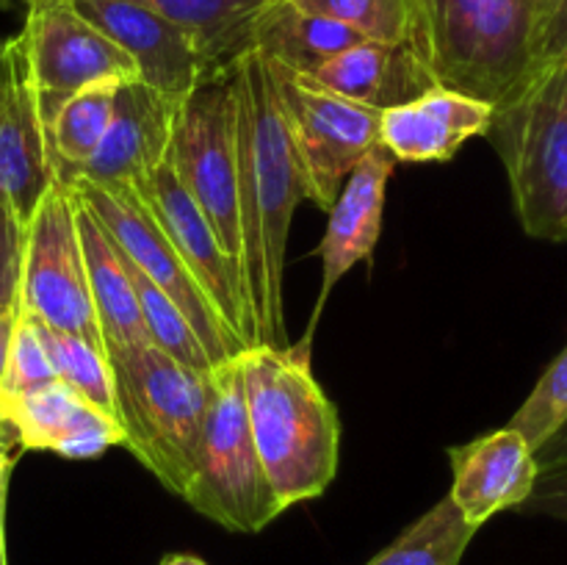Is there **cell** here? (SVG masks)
I'll use <instances>...</instances> for the list:
<instances>
[{
  "label": "cell",
  "mask_w": 567,
  "mask_h": 565,
  "mask_svg": "<svg viewBox=\"0 0 567 565\" xmlns=\"http://www.w3.org/2000/svg\"><path fill=\"white\" fill-rule=\"evenodd\" d=\"M233 86L241 282L252 347L286 349V253L293 210L302 203V177L277 103L269 61L249 48L225 66Z\"/></svg>",
  "instance_id": "cell-1"
},
{
  "label": "cell",
  "mask_w": 567,
  "mask_h": 565,
  "mask_svg": "<svg viewBox=\"0 0 567 565\" xmlns=\"http://www.w3.org/2000/svg\"><path fill=\"white\" fill-rule=\"evenodd\" d=\"M236 360L255 449L280 507L321 496L338 474L341 419L310 371L308 347H249Z\"/></svg>",
  "instance_id": "cell-2"
},
{
  "label": "cell",
  "mask_w": 567,
  "mask_h": 565,
  "mask_svg": "<svg viewBox=\"0 0 567 565\" xmlns=\"http://www.w3.org/2000/svg\"><path fill=\"white\" fill-rule=\"evenodd\" d=\"M535 0H410L408 42L443 89L498 105L540 70Z\"/></svg>",
  "instance_id": "cell-3"
},
{
  "label": "cell",
  "mask_w": 567,
  "mask_h": 565,
  "mask_svg": "<svg viewBox=\"0 0 567 565\" xmlns=\"http://www.w3.org/2000/svg\"><path fill=\"white\" fill-rule=\"evenodd\" d=\"M122 446L175 496H186L197 471L210 402V371L186 369L153 343L109 355Z\"/></svg>",
  "instance_id": "cell-4"
},
{
  "label": "cell",
  "mask_w": 567,
  "mask_h": 565,
  "mask_svg": "<svg viewBox=\"0 0 567 565\" xmlns=\"http://www.w3.org/2000/svg\"><path fill=\"white\" fill-rule=\"evenodd\" d=\"M485 136L507 170L520 227L540 242H567V59L543 64L493 109Z\"/></svg>",
  "instance_id": "cell-5"
},
{
  "label": "cell",
  "mask_w": 567,
  "mask_h": 565,
  "mask_svg": "<svg viewBox=\"0 0 567 565\" xmlns=\"http://www.w3.org/2000/svg\"><path fill=\"white\" fill-rule=\"evenodd\" d=\"M188 504L230 532H260L282 513L249 430L244 377L236 358L210 371V402Z\"/></svg>",
  "instance_id": "cell-6"
},
{
  "label": "cell",
  "mask_w": 567,
  "mask_h": 565,
  "mask_svg": "<svg viewBox=\"0 0 567 565\" xmlns=\"http://www.w3.org/2000/svg\"><path fill=\"white\" fill-rule=\"evenodd\" d=\"M269 61L277 103L297 155L305 199L330 210L349 172L380 144V114L363 103L330 92L310 75Z\"/></svg>",
  "instance_id": "cell-7"
},
{
  "label": "cell",
  "mask_w": 567,
  "mask_h": 565,
  "mask_svg": "<svg viewBox=\"0 0 567 565\" xmlns=\"http://www.w3.org/2000/svg\"><path fill=\"white\" fill-rule=\"evenodd\" d=\"M17 308L53 330L72 332L105 349L89 291L75 194L59 177L50 181L25 222Z\"/></svg>",
  "instance_id": "cell-8"
},
{
  "label": "cell",
  "mask_w": 567,
  "mask_h": 565,
  "mask_svg": "<svg viewBox=\"0 0 567 565\" xmlns=\"http://www.w3.org/2000/svg\"><path fill=\"white\" fill-rule=\"evenodd\" d=\"M169 164L183 192L214 227L221 249L241 271V219H238L236 131L233 86L227 70L205 78L181 103L169 144Z\"/></svg>",
  "instance_id": "cell-9"
},
{
  "label": "cell",
  "mask_w": 567,
  "mask_h": 565,
  "mask_svg": "<svg viewBox=\"0 0 567 565\" xmlns=\"http://www.w3.org/2000/svg\"><path fill=\"white\" fill-rule=\"evenodd\" d=\"M66 186L97 216L100 225L116 242V247L183 310L192 330L208 349L214 366L225 363L241 352L244 347L238 343V338L227 330L225 321L219 319L214 305L208 302L203 288L197 286L192 271L181 260V255L175 253L169 238L164 236L158 222L150 216V210L144 208L142 199L131 188H103L89 181H66Z\"/></svg>",
  "instance_id": "cell-10"
},
{
  "label": "cell",
  "mask_w": 567,
  "mask_h": 565,
  "mask_svg": "<svg viewBox=\"0 0 567 565\" xmlns=\"http://www.w3.org/2000/svg\"><path fill=\"white\" fill-rule=\"evenodd\" d=\"M25 25L17 33L48 125L70 94L103 81H136L138 70L72 0H25Z\"/></svg>",
  "instance_id": "cell-11"
},
{
  "label": "cell",
  "mask_w": 567,
  "mask_h": 565,
  "mask_svg": "<svg viewBox=\"0 0 567 565\" xmlns=\"http://www.w3.org/2000/svg\"><path fill=\"white\" fill-rule=\"evenodd\" d=\"M144 208L150 210L164 236L181 255L186 269L203 288L208 302L225 321L227 330L238 338L244 349L252 347V327H249V308L244 297L241 271L236 260L221 249L214 227L203 216L192 197L177 183L169 158L155 166L136 188H131Z\"/></svg>",
  "instance_id": "cell-12"
},
{
  "label": "cell",
  "mask_w": 567,
  "mask_h": 565,
  "mask_svg": "<svg viewBox=\"0 0 567 565\" xmlns=\"http://www.w3.org/2000/svg\"><path fill=\"white\" fill-rule=\"evenodd\" d=\"M53 177L39 92L25 48L11 37L0 53V197L28 222Z\"/></svg>",
  "instance_id": "cell-13"
},
{
  "label": "cell",
  "mask_w": 567,
  "mask_h": 565,
  "mask_svg": "<svg viewBox=\"0 0 567 565\" xmlns=\"http://www.w3.org/2000/svg\"><path fill=\"white\" fill-rule=\"evenodd\" d=\"M181 103L158 94L138 78L122 83L103 142L70 181H89L103 188H136L169 155Z\"/></svg>",
  "instance_id": "cell-14"
},
{
  "label": "cell",
  "mask_w": 567,
  "mask_h": 565,
  "mask_svg": "<svg viewBox=\"0 0 567 565\" xmlns=\"http://www.w3.org/2000/svg\"><path fill=\"white\" fill-rule=\"evenodd\" d=\"M89 22L131 55L138 81L169 100H186L205 78L208 66L194 44L172 22L144 9L136 0H72Z\"/></svg>",
  "instance_id": "cell-15"
},
{
  "label": "cell",
  "mask_w": 567,
  "mask_h": 565,
  "mask_svg": "<svg viewBox=\"0 0 567 565\" xmlns=\"http://www.w3.org/2000/svg\"><path fill=\"white\" fill-rule=\"evenodd\" d=\"M393 166H396V158L382 144H374L360 158V164L349 172L336 203L327 210L330 222H327L324 238L319 244L321 291L313 310V319H310V332L302 341L305 347L310 343L316 321H319L327 297L338 286V280L347 271H352L360 260L374 255L382 233V210H385V192L388 181L393 175Z\"/></svg>",
  "instance_id": "cell-16"
},
{
  "label": "cell",
  "mask_w": 567,
  "mask_h": 565,
  "mask_svg": "<svg viewBox=\"0 0 567 565\" xmlns=\"http://www.w3.org/2000/svg\"><path fill=\"white\" fill-rule=\"evenodd\" d=\"M449 460V499L476 530L502 510H518L529 499L540 474L535 449L513 427H502L463 446H452Z\"/></svg>",
  "instance_id": "cell-17"
},
{
  "label": "cell",
  "mask_w": 567,
  "mask_h": 565,
  "mask_svg": "<svg viewBox=\"0 0 567 565\" xmlns=\"http://www.w3.org/2000/svg\"><path fill=\"white\" fill-rule=\"evenodd\" d=\"M0 399L6 421L22 449H42L66 460H92L105 449L122 446L120 421L105 415L61 380H50L14 397L0 393Z\"/></svg>",
  "instance_id": "cell-18"
},
{
  "label": "cell",
  "mask_w": 567,
  "mask_h": 565,
  "mask_svg": "<svg viewBox=\"0 0 567 565\" xmlns=\"http://www.w3.org/2000/svg\"><path fill=\"white\" fill-rule=\"evenodd\" d=\"M491 122L493 105L432 86L410 103L382 111L380 144L408 164L449 161L468 138L485 136Z\"/></svg>",
  "instance_id": "cell-19"
},
{
  "label": "cell",
  "mask_w": 567,
  "mask_h": 565,
  "mask_svg": "<svg viewBox=\"0 0 567 565\" xmlns=\"http://www.w3.org/2000/svg\"><path fill=\"white\" fill-rule=\"evenodd\" d=\"M316 83L341 97L385 111L421 97L437 86L410 44H382L360 39L310 72Z\"/></svg>",
  "instance_id": "cell-20"
},
{
  "label": "cell",
  "mask_w": 567,
  "mask_h": 565,
  "mask_svg": "<svg viewBox=\"0 0 567 565\" xmlns=\"http://www.w3.org/2000/svg\"><path fill=\"white\" fill-rule=\"evenodd\" d=\"M75 208L83 260H86L89 271V291H92L94 314H97L100 332H103L105 352L120 355L133 347H142V343H150L142 321V310H138L136 288H133L131 275H127L125 255H122L111 233L100 225L97 216L86 208V203L78 194Z\"/></svg>",
  "instance_id": "cell-21"
},
{
  "label": "cell",
  "mask_w": 567,
  "mask_h": 565,
  "mask_svg": "<svg viewBox=\"0 0 567 565\" xmlns=\"http://www.w3.org/2000/svg\"><path fill=\"white\" fill-rule=\"evenodd\" d=\"M183 31L210 75L252 48L258 17L271 0H136Z\"/></svg>",
  "instance_id": "cell-22"
},
{
  "label": "cell",
  "mask_w": 567,
  "mask_h": 565,
  "mask_svg": "<svg viewBox=\"0 0 567 565\" xmlns=\"http://www.w3.org/2000/svg\"><path fill=\"white\" fill-rule=\"evenodd\" d=\"M360 39L363 37L352 28L302 11L291 0H271L255 22L252 48L288 70L310 75L316 66Z\"/></svg>",
  "instance_id": "cell-23"
},
{
  "label": "cell",
  "mask_w": 567,
  "mask_h": 565,
  "mask_svg": "<svg viewBox=\"0 0 567 565\" xmlns=\"http://www.w3.org/2000/svg\"><path fill=\"white\" fill-rule=\"evenodd\" d=\"M125 81H103L70 94L44 125L48 131L50 166L59 181H70L103 142L105 127L114 116L116 92Z\"/></svg>",
  "instance_id": "cell-24"
},
{
  "label": "cell",
  "mask_w": 567,
  "mask_h": 565,
  "mask_svg": "<svg viewBox=\"0 0 567 565\" xmlns=\"http://www.w3.org/2000/svg\"><path fill=\"white\" fill-rule=\"evenodd\" d=\"M474 535L476 526L446 496L365 565H460Z\"/></svg>",
  "instance_id": "cell-25"
},
{
  "label": "cell",
  "mask_w": 567,
  "mask_h": 565,
  "mask_svg": "<svg viewBox=\"0 0 567 565\" xmlns=\"http://www.w3.org/2000/svg\"><path fill=\"white\" fill-rule=\"evenodd\" d=\"M37 325L39 332H42L55 380H61L72 391L81 393L86 402L103 410L105 415L116 419V388L109 352L81 336L53 330V327L42 325V321H37Z\"/></svg>",
  "instance_id": "cell-26"
},
{
  "label": "cell",
  "mask_w": 567,
  "mask_h": 565,
  "mask_svg": "<svg viewBox=\"0 0 567 565\" xmlns=\"http://www.w3.org/2000/svg\"><path fill=\"white\" fill-rule=\"evenodd\" d=\"M125 255V253H122ZM127 264V275H131L133 288H136V299H138V310H142V321L144 330H147L150 343L155 349H161L164 355H169L172 360L183 363L186 369L194 371H214V360H210L208 349L203 347V341L197 338V332L192 330L188 319L183 316V310L133 264L131 258L125 255Z\"/></svg>",
  "instance_id": "cell-27"
},
{
  "label": "cell",
  "mask_w": 567,
  "mask_h": 565,
  "mask_svg": "<svg viewBox=\"0 0 567 565\" xmlns=\"http://www.w3.org/2000/svg\"><path fill=\"white\" fill-rule=\"evenodd\" d=\"M302 11L327 17L382 44H404L410 31V0H291Z\"/></svg>",
  "instance_id": "cell-28"
},
{
  "label": "cell",
  "mask_w": 567,
  "mask_h": 565,
  "mask_svg": "<svg viewBox=\"0 0 567 565\" xmlns=\"http://www.w3.org/2000/svg\"><path fill=\"white\" fill-rule=\"evenodd\" d=\"M567 424V347L551 360L526 402L515 410L507 427L526 438L532 449H540L548 438Z\"/></svg>",
  "instance_id": "cell-29"
},
{
  "label": "cell",
  "mask_w": 567,
  "mask_h": 565,
  "mask_svg": "<svg viewBox=\"0 0 567 565\" xmlns=\"http://www.w3.org/2000/svg\"><path fill=\"white\" fill-rule=\"evenodd\" d=\"M50 380H55V374L53 366H50L48 349H44L37 319L17 308L14 336H11L9 363H6L0 393H3V397H14V393L31 391V388L44 386V382Z\"/></svg>",
  "instance_id": "cell-30"
},
{
  "label": "cell",
  "mask_w": 567,
  "mask_h": 565,
  "mask_svg": "<svg viewBox=\"0 0 567 565\" xmlns=\"http://www.w3.org/2000/svg\"><path fill=\"white\" fill-rule=\"evenodd\" d=\"M22 247H25V222L0 197V314L17 308Z\"/></svg>",
  "instance_id": "cell-31"
},
{
  "label": "cell",
  "mask_w": 567,
  "mask_h": 565,
  "mask_svg": "<svg viewBox=\"0 0 567 565\" xmlns=\"http://www.w3.org/2000/svg\"><path fill=\"white\" fill-rule=\"evenodd\" d=\"M518 510L529 515H548L567 524V465L540 469L529 499Z\"/></svg>",
  "instance_id": "cell-32"
},
{
  "label": "cell",
  "mask_w": 567,
  "mask_h": 565,
  "mask_svg": "<svg viewBox=\"0 0 567 565\" xmlns=\"http://www.w3.org/2000/svg\"><path fill=\"white\" fill-rule=\"evenodd\" d=\"M559 59H567V0H559L548 11L540 28V42H537V61H540V66Z\"/></svg>",
  "instance_id": "cell-33"
},
{
  "label": "cell",
  "mask_w": 567,
  "mask_h": 565,
  "mask_svg": "<svg viewBox=\"0 0 567 565\" xmlns=\"http://www.w3.org/2000/svg\"><path fill=\"white\" fill-rule=\"evenodd\" d=\"M540 469H554V465H567V424L554 432L546 443L535 452Z\"/></svg>",
  "instance_id": "cell-34"
},
{
  "label": "cell",
  "mask_w": 567,
  "mask_h": 565,
  "mask_svg": "<svg viewBox=\"0 0 567 565\" xmlns=\"http://www.w3.org/2000/svg\"><path fill=\"white\" fill-rule=\"evenodd\" d=\"M14 321H17V308L3 310V314H0V382H3L6 363H9V349H11V336H14Z\"/></svg>",
  "instance_id": "cell-35"
},
{
  "label": "cell",
  "mask_w": 567,
  "mask_h": 565,
  "mask_svg": "<svg viewBox=\"0 0 567 565\" xmlns=\"http://www.w3.org/2000/svg\"><path fill=\"white\" fill-rule=\"evenodd\" d=\"M11 465H14V458L9 454V446H0V502H6V485H9Z\"/></svg>",
  "instance_id": "cell-36"
},
{
  "label": "cell",
  "mask_w": 567,
  "mask_h": 565,
  "mask_svg": "<svg viewBox=\"0 0 567 565\" xmlns=\"http://www.w3.org/2000/svg\"><path fill=\"white\" fill-rule=\"evenodd\" d=\"M161 565H205L199 557H192V554H169V557L161 559Z\"/></svg>",
  "instance_id": "cell-37"
},
{
  "label": "cell",
  "mask_w": 567,
  "mask_h": 565,
  "mask_svg": "<svg viewBox=\"0 0 567 565\" xmlns=\"http://www.w3.org/2000/svg\"><path fill=\"white\" fill-rule=\"evenodd\" d=\"M11 441H17L14 432H11L9 421H6V413H3V399H0V446H9Z\"/></svg>",
  "instance_id": "cell-38"
},
{
  "label": "cell",
  "mask_w": 567,
  "mask_h": 565,
  "mask_svg": "<svg viewBox=\"0 0 567 565\" xmlns=\"http://www.w3.org/2000/svg\"><path fill=\"white\" fill-rule=\"evenodd\" d=\"M0 565L6 563V502H0Z\"/></svg>",
  "instance_id": "cell-39"
},
{
  "label": "cell",
  "mask_w": 567,
  "mask_h": 565,
  "mask_svg": "<svg viewBox=\"0 0 567 565\" xmlns=\"http://www.w3.org/2000/svg\"><path fill=\"white\" fill-rule=\"evenodd\" d=\"M535 3H537V6H543V9H546V14H548V11H551L554 6L559 3V0H535Z\"/></svg>",
  "instance_id": "cell-40"
},
{
  "label": "cell",
  "mask_w": 567,
  "mask_h": 565,
  "mask_svg": "<svg viewBox=\"0 0 567 565\" xmlns=\"http://www.w3.org/2000/svg\"><path fill=\"white\" fill-rule=\"evenodd\" d=\"M9 3H11V0H0V9H6Z\"/></svg>",
  "instance_id": "cell-41"
},
{
  "label": "cell",
  "mask_w": 567,
  "mask_h": 565,
  "mask_svg": "<svg viewBox=\"0 0 567 565\" xmlns=\"http://www.w3.org/2000/svg\"><path fill=\"white\" fill-rule=\"evenodd\" d=\"M3 44H6V39H0V53H3Z\"/></svg>",
  "instance_id": "cell-42"
},
{
  "label": "cell",
  "mask_w": 567,
  "mask_h": 565,
  "mask_svg": "<svg viewBox=\"0 0 567 565\" xmlns=\"http://www.w3.org/2000/svg\"><path fill=\"white\" fill-rule=\"evenodd\" d=\"M22 3H25V0H22Z\"/></svg>",
  "instance_id": "cell-43"
}]
</instances>
